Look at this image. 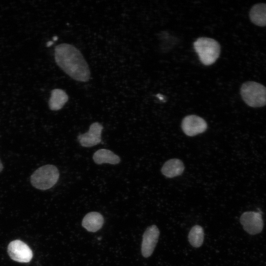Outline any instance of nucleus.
<instances>
[{
  "mask_svg": "<svg viewBox=\"0 0 266 266\" xmlns=\"http://www.w3.org/2000/svg\"><path fill=\"white\" fill-rule=\"evenodd\" d=\"M54 57L59 67L73 79L84 82L90 80L89 66L81 52L73 45L64 43L57 45Z\"/></svg>",
  "mask_w": 266,
  "mask_h": 266,
  "instance_id": "nucleus-1",
  "label": "nucleus"
},
{
  "mask_svg": "<svg viewBox=\"0 0 266 266\" xmlns=\"http://www.w3.org/2000/svg\"><path fill=\"white\" fill-rule=\"evenodd\" d=\"M193 45L200 61L204 65L214 64L220 56V45L214 39L200 37L197 39Z\"/></svg>",
  "mask_w": 266,
  "mask_h": 266,
  "instance_id": "nucleus-2",
  "label": "nucleus"
},
{
  "mask_svg": "<svg viewBox=\"0 0 266 266\" xmlns=\"http://www.w3.org/2000/svg\"><path fill=\"white\" fill-rule=\"evenodd\" d=\"M240 93L243 101L250 107L266 105V87L259 83L247 81L243 83Z\"/></svg>",
  "mask_w": 266,
  "mask_h": 266,
  "instance_id": "nucleus-3",
  "label": "nucleus"
},
{
  "mask_svg": "<svg viewBox=\"0 0 266 266\" xmlns=\"http://www.w3.org/2000/svg\"><path fill=\"white\" fill-rule=\"evenodd\" d=\"M57 167L52 165L43 166L35 170L31 176V183L34 188L46 190L55 185L59 178Z\"/></svg>",
  "mask_w": 266,
  "mask_h": 266,
  "instance_id": "nucleus-4",
  "label": "nucleus"
},
{
  "mask_svg": "<svg viewBox=\"0 0 266 266\" xmlns=\"http://www.w3.org/2000/svg\"><path fill=\"white\" fill-rule=\"evenodd\" d=\"M240 221L243 229L251 235L261 233L263 229L264 223L262 216L258 212H244L240 216Z\"/></svg>",
  "mask_w": 266,
  "mask_h": 266,
  "instance_id": "nucleus-5",
  "label": "nucleus"
},
{
  "mask_svg": "<svg viewBox=\"0 0 266 266\" xmlns=\"http://www.w3.org/2000/svg\"><path fill=\"white\" fill-rule=\"evenodd\" d=\"M7 251L11 259L19 263H28L33 258V252L31 248L20 240L10 242L8 246Z\"/></svg>",
  "mask_w": 266,
  "mask_h": 266,
  "instance_id": "nucleus-6",
  "label": "nucleus"
},
{
  "mask_svg": "<svg viewBox=\"0 0 266 266\" xmlns=\"http://www.w3.org/2000/svg\"><path fill=\"white\" fill-rule=\"evenodd\" d=\"M181 128L186 135L194 136L204 132L207 128V124L202 118L196 115H189L182 120Z\"/></svg>",
  "mask_w": 266,
  "mask_h": 266,
  "instance_id": "nucleus-7",
  "label": "nucleus"
},
{
  "mask_svg": "<svg viewBox=\"0 0 266 266\" xmlns=\"http://www.w3.org/2000/svg\"><path fill=\"white\" fill-rule=\"evenodd\" d=\"M160 231L156 225L148 227L144 232L141 243V254L145 258L150 256L157 244Z\"/></svg>",
  "mask_w": 266,
  "mask_h": 266,
  "instance_id": "nucleus-8",
  "label": "nucleus"
},
{
  "mask_svg": "<svg viewBox=\"0 0 266 266\" xmlns=\"http://www.w3.org/2000/svg\"><path fill=\"white\" fill-rule=\"evenodd\" d=\"M102 126L98 122L92 124L89 131L78 136V140L83 147H90L96 145L101 141Z\"/></svg>",
  "mask_w": 266,
  "mask_h": 266,
  "instance_id": "nucleus-9",
  "label": "nucleus"
},
{
  "mask_svg": "<svg viewBox=\"0 0 266 266\" xmlns=\"http://www.w3.org/2000/svg\"><path fill=\"white\" fill-rule=\"evenodd\" d=\"M184 168V164L180 160L171 159L164 163L161 172L166 177L172 178L182 174Z\"/></svg>",
  "mask_w": 266,
  "mask_h": 266,
  "instance_id": "nucleus-10",
  "label": "nucleus"
},
{
  "mask_svg": "<svg viewBox=\"0 0 266 266\" xmlns=\"http://www.w3.org/2000/svg\"><path fill=\"white\" fill-rule=\"evenodd\" d=\"M103 223L104 219L100 213L91 212L84 216L82 220V225L88 231L96 232L101 229Z\"/></svg>",
  "mask_w": 266,
  "mask_h": 266,
  "instance_id": "nucleus-11",
  "label": "nucleus"
},
{
  "mask_svg": "<svg viewBox=\"0 0 266 266\" xmlns=\"http://www.w3.org/2000/svg\"><path fill=\"white\" fill-rule=\"evenodd\" d=\"M249 18L255 25L260 27L266 26V3L254 4L250 10Z\"/></svg>",
  "mask_w": 266,
  "mask_h": 266,
  "instance_id": "nucleus-12",
  "label": "nucleus"
},
{
  "mask_svg": "<svg viewBox=\"0 0 266 266\" xmlns=\"http://www.w3.org/2000/svg\"><path fill=\"white\" fill-rule=\"evenodd\" d=\"M68 100V97L65 91L61 89H53L48 101L49 108L52 110H60Z\"/></svg>",
  "mask_w": 266,
  "mask_h": 266,
  "instance_id": "nucleus-13",
  "label": "nucleus"
},
{
  "mask_svg": "<svg viewBox=\"0 0 266 266\" xmlns=\"http://www.w3.org/2000/svg\"><path fill=\"white\" fill-rule=\"evenodd\" d=\"M93 159L98 165L108 163L112 165L118 164L120 162V157L112 151L105 149H100L94 154Z\"/></svg>",
  "mask_w": 266,
  "mask_h": 266,
  "instance_id": "nucleus-14",
  "label": "nucleus"
},
{
  "mask_svg": "<svg viewBox=\"0 0 266 266\" xmlns=\"http://www.w3.org/2000/svg\"><path fill=\"white\" fill-rule=\"evenodd\" d=\"M188 239L192 246L195 248L200 247L204 240L203 228L199 225L193 226L189 233Z\"/></svg>",
  "mask_w": 266,
  "mask_h": 266,
  "instance_id": "nucleus-15",
  "label": "nucleus"
},
{
  "mask_svg": "<svg viewBox=\"0 0 266 266\" xmlns=\"http://www.w3.org/2000/svg\"><path fill=\"white\" fill-rule=\"evenodd\" d=\"M3 166L0 159V172H1V171L3 170Z\"/></svg>",
  "mask_w": 266,
  "mask_h": 266,
  "instance_id": "nucleus-16",
  "label": "nucleus"
},
{
  "mask_svg": "<svg viewBox=\"0 0 266 266\" xmlns=\"http://www.w3.org/2000/svg\"><path fill=\"white\" fill-rule=\"evenodd\" d=\"M53 44V42L52 41H49L48 42H47L46 46L47 47H49V46H51Z\"/></svg>",
  "mask_w": 266,
  "mask_h": 266,
  "instance_id": "nucleus-17",
  "label": "nucleus"
},
{
  "mask_svg": "<svg viewBox=\"0 0 266 266\" xmlns=\"http://www.w3.org/2000/svg\"><path fill=\"white\" fill-rule=\"evenodd\" d=\"M53 40L56 41V40H57L58 37L56 36H55L53 37Z\"/></svg>",
  "mask_w": 266,
  "mask_h": 266,
  "instance_id": "nucleus-18",
  "label": "nucleus"
}]
</instances>
